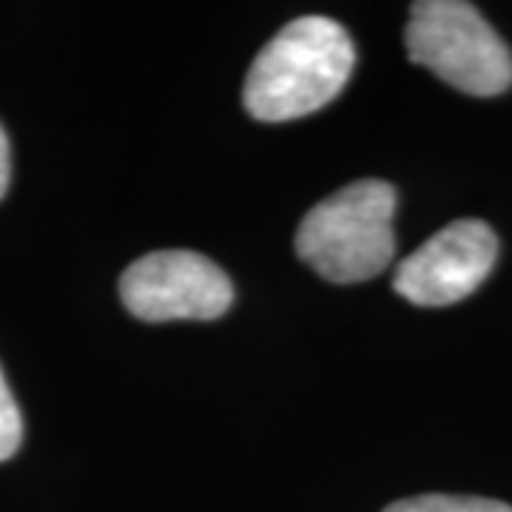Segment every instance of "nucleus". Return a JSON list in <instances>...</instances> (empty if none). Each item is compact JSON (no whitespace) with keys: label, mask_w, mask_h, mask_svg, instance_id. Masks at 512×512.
<instances>
[{"label":"nucleus","mask_w":512,"mask_h":512,"mask_svg":"<svg viewBox=\"0 0 512 512\" xmlns=\"http://www.w3.org/2000/svg\"><path fill=\"white\" fill-rule=\"evenodd\" d=\"M356 66V46L336 20L305 15L256 55L245 77V109L259 123H288L325 109Z\"/></svg>","instance_id":"1"},{"label":"nucleus","mask_w":512,"mask_h":512,"mask_svg":"<svg viewBox=\"0 0 512 512\" xmlns=\"http://www.w3.org/2000/svg\"><path fill=\"white\" fill-rule=\"evenodd\" d=\"M393 214V185L384 180L350 183L305 214L296 231V254L328 282H367L393 262Z\"/></svg>","instance_id":"2"},{"label":"nucleus","mask_w":512,"mask_h":512,"mask_svg":"<svg viewBox=\"0 0 512 512\" xmlns=\"http://www.w3.org/2000/svg\"><path fill=\"white\" fill-rule=\"evenodd\" d=\"M404 46L413 63L439 74L458 92L495 97L512 86L510 49L473 3H413L404 29Z\"/></svg>","instance_id":"3"},{"label":"nucleus","mask_w":512,"mask_h":512,"mask_svg":"<svg viewBox=\"0 0 512 512\" xmlns=\"http://www.w3.org/2000/svg\"><path fill=\"white\" fill-rule=\"evenodd\" d=\"M126 311L143 322L217 319L231 308L234 288L217 262L194 251H154L120 276Z\"/></svg>","instance_id":"4"},{"label":"nucleus","mask_w":512,"mask_h":512,"mask_svg":"<svg viewBox=\"0 0 512 512\" xmlns=\"http://www.w3.org/2000/svg\"><path fill=\"white\" fill-rule=\"evenodd\" d=\"M495 259L498 237L487 222H450L396 268L393 288L419 308L456 305L478 291Z\"/></svg>","instance_id":"5"},{"label":"nucleus","mask_w":512,"mask_h":512,"mask_svg":"<svg viewBox=\"0 0 512 512\" xmlns=\"http://www.w3.org/2000/svg\"><path fill=\"white\" fill-rule=\"evenodd\" d=\"M384 512H512L510 504L476 495H416L390 504Z\"/></svg>","instance_id":"6"},{"label":"nucleus","mask_w":512,"mask_h":512,"mask_svg":"<svg viewBox=\"0 0 512 512\" xmlns=\"http://www.w3.org/2000/svg\"><path fill=\"white\" fill-rule=\"evenodd\" d=\"M20 441H23V419H20L18 402L0 370V461L15 456Z\"/></svg>","instance_id":"7"},{"label":"nucleus","mask_w":512,"mask_h":512,"mask_svg":"<svg viewBox=\"0 0 512 512\" xmlns=\"http://www.w3.org/2000/svg\"><path fill=\"white\" fill-rule=\"evenodd\" d=\"M9 180H12V148H9V137L0 126V200L9 191Z\"/></svg>","instance_id":"8"}]
</instances>
